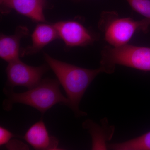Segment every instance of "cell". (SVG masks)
Segmentation results:
<instances>
[{
  "mask_svg": "<svg viewBox=\"0 0 150 150\" xmlns=\"http://www.w3.org/2000/svg\"><path fill=\"white\" fill-rule=\"evenodd\" d=\"M44 57L64 90L69 100L68 107L73 110L76 117L87 115L86 112L80 110V103L95 78L103 73L102 68L90 69L77 67L54 59L46 53H44Z\"/></svg>",
  "mask_w": 150,
  "mask_h": 150,
  "instance_id": "obj_1",
  "label": "cell"
},
{
  "mask_svg": "<svg viewBox=\"0 0 150 150\" xmlns=\"http://www.w3.org/2000/svg\"><path fill=\"white\" fill-rule=\"evenodd\" d=\"M60 84L58 80L46 79L33 88L21 93L15 92L11 88H5L4 92L6 98L3 102V108L10 111L14 103H21L33 108L43 114L57 103L68 106L69 100L61 93Z\"/></svg>",
  "mask_w": 150,
  "mask_h": 150,
  "instance_id": "obj_2",
  "label": "cell"
},
{
  "mask_svg": "<svg viewBox=\"0 0 150 150\" xmlns=\"http://www.w3.org/2000/svg\"><path fill=\"white\" fill-rule=\"evenodd\" d=\"M150 71V48L126 44L121 47L105 46L103 49L100 67L111 74L116 65Z\"/></svg>",
  "mask_w": 150,
  "mask_h": 150,
  "instance_id": "obj_3",
  "label": "cell"
},
{
  "mask_svg": "<svg viewBox=\"0 0 150 150\" xmlns=\"http://www.w3.org/2000/svg\"><path fill=\"white\" fill-rule=\"evenodd\" d=\"M149 25V19L135 21L131 18L119 17L114 12H103L99 22L105 40L114 47L128 44L135 33L141 30L146 32Z\"/></svg>",
  "mask_w": 150,
  "mask_h": 150,
  "instance_id": "obj_4",
  "label": "cell"
},
{
  "mask_svg": "<svg viewBox=\"0 0 150 150\" xmlns=\"http://www.w3.org/2000/svg\"><path fill=\"white\" fill-rule=\"evenodd\" d=\"M48 65L33 67L22 62L20 59L8 63L6 72L7 76L6 85L13 89L20 86L28 89L38 85L42 80V77L49 69Z\"/></svg>",
  "mask_w": 150,
  "mask_h": 150,
  "instance_id": "obj_5",
  "label": "cell"
},
{
  "mask_svg": "<svg viewBox=\"0 0 150 150\" xmlns=\"http://www.w3.org/2000/svg\"><path fill=\"white\" fill-rule=\"evenodd\" d=\"M54 27L61 38L68 47L85 46L95 40L94 36L82 24L74 21H59Z\"/></svg>",
  "mask_w": 150,
  "mask_h": 150,
  "instance_id": "obj_6",
  "label": "cell"
},
{
  "mask_svg": "<svg viewBox=\"0 0 150 150\" xmlns=\"http://www.w3.org/2000/svg\"><path fill=\"white\" fill-rule=\"evenodd\" d=\"M29 145L36 150H59V141L50 137L42 119L30 126L22 137Z\"/></svg>",
  "mask_w": 150,
  "mask_h": 150,
  "instance_id": "obj_7",
  "label": "cell"
},
{
  "mask_svg": "<svg viewBox=\"0 0 150 150\" xmlns=\"http://www.w3.org/2000/svg\"><path fill=\"white\" fill-rule=\"evenodd\" d=\"M59 38L54 25L41 23L38 25L31 35L32 44L23 48L21 56L33 55L38 53L49 43Z\"/></svg>",
  "mask_w": 150,
  "mask_h": 150,
  "instance_id": "obj_8",
  "label": "cell"
},
{
  "mask_svg": "<svg viewBox=\"0 0 150 150\" xmlns=\"http://www.w3.org/2000/svg\"><path fill=\"white\" fill-rule=\"evenodd\" d=\"M0 2L4 7L13 9L33 21L46 22L43 0H0Z\"/></svg>",
  "mask_w": 150,
  "mask_h": 150,
  "instance_id": "obj_9",
  "label": "cell"
},
{
  "mask_svg": "<svg viewBox=\"0 0 150 150\" xmlns=\"http://www.w3.org/2000/svg\"><path fill=\"white\" fill-rule=\"evenodd\" d=\"M28 33L27 28L19 26L17 28L13 35H7L1 33L0 37L1 59L8 63L19 59L21 40L28 35Z\"/></svg>",
  "mask_w": 150,
  "mask_h": 150,
  "instance_id": "obj_10",
  "label": "cell"
},
{
  "mask_svg": "<svg viewBox=\"0 0 150 150\" xmlns=\"http://www.w3.org/2000/svg\"><path fill=\"white\" fill-rule=\"evenodd\" d=\"M102 125L99 126L92 120L88 119L83 123L82 126L87 129L91 135L92 140V150H107L106 142L112 139L114 128L108 126L107 119H102Z\"/></svg>",
  "mask_w": 150,
  "mask_h": 150,
  "instance_id": "obj_11",
  "label": "cell"
},
{
  "mask_svg": "<svg viewBox=\"0 0 150 150\" xmlns=\"http://www.w3.org/2000/svg\"><path fill=\"white\" fill-rule=\"evenodd\" d=\"M108 148L112 150H150V131L126 142L110 144Z\"/></svg>",
  "mask_w": 150,
  "mask_h": 150,
  "instance_id": "obj_12",
  "label": "cell"
},
{
  "mask_svg": "<svg viewBox=\"0 0 150 150\" xmlns=\"http://www.w3.org/2000/svg\"><path fill=\"white\" fill-rule=\"evenodd\" d=\"M135 11L150 20V0H126Z\"/></svg>",
  "mask_w": 150,
  "mask_h": 150,
  "instance_id": "obj_13",
  "label": "cell"
},
{
  "mask_svg": "<svg viewBox=\"0 0 150 150\" xmlns=\"http://www.w3.org/2000/svg\"><path fill=\"white\" fill-rule=\"evenodd\" d=\"M14 137L21 138V137L13 134L4 127H0V146H1L6 144L10 142L11 139Z\"/></svg>",
  "mask_w": 150,
  "mask_h": 150,
  "instance_id": "obj_14",
  "label": "cell"
}]
</instances>
